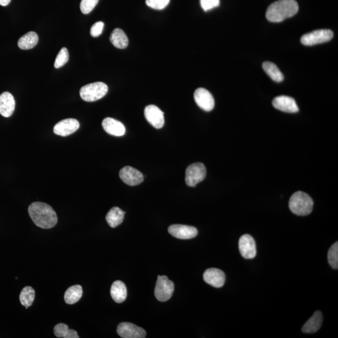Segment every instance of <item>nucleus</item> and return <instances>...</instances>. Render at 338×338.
I'll list each match as a JSON object with an SVG mask.
<instances>
[{
  "instance_id": "5701e85b",
  "label": "nucleus",
  "mask_w": 338,
  "mask_h": 338,
  "mask_svg": "<svg viewBox=\"0 0 338 338\" xmlns=\"http://www.w3.org/2000/svg\"><path fill=\"white\" fill-rule=\"evenodd\" d=\"M39 42V36L35 32H30L22 36L18 42L20 49L29 50L34 48Z\"/></svg>"
},
{
  "instance_id": "0eeeda50",
  "label": "nucleus",
  "mask_w": 338,
  "mask_h": 338,
  "mask_svg": "<svg viewBox=\"0 0 338 338\" xmlns=\"http://www.w3.org/2000/svg\"><path fill=\"white\" fill-rule=\"evenodd\" d=\"M333 32L331 30H317L308 33L301 37L302 44L312 46L330 41L333 37Z\"/></svg>"
},
{
  "instance_id": "393cba45",
  "label": "nucleus",
  "mask_w": 338,
  "mask_h": 338,
  "mask_svg": "<svg viewBox=\"0 0 338 338\" xmlns=\"http://www.w3.org/2000/svg\"><path fill=\"white\" fill-rule=\"evenodd\" d=\"M263 68L267 75L276 82H281L284 80V75L279 70L278 66L270 62H264Z\"/></svg>"
},
{
  "instance_id": "7ed1b4c3",
  "label": "nucleus",
  "mask_w": 338,
  "mask_h": 338,
  "mask_svg": "<svg viewBox=\"0 0 338 338\" xmlns=\"http://www.w3.org/2000/svg\"><path fill=\"white\" fill-rule=\"evenodd\" d=\"M314 202L306 193L298 191L294 193L289 200V207L291 211L297 215L310 214L313 209Z\"/></svg>"
},
{
  "instance_id": "b1692460",
  "label": "nucleus",
  "mask_w": 338,
  "mask_h": 338,
  "mask_svg": "<svg viewBox=\"0 0 338 338\" xmlns=\"http://www.w3.org/2000/svg\"><path fill=\"white\" fill-rule=\"evenodd\" d=\"M83 289L80 285H75L70 287L66 291L64 299L66 303L73 304L77 302L82 297Z\"/></svg>"
},
{
  "instance_id": "dca6fc26",
  "label": "nucleus",
  "mask_w": 338,
  "mask_h": 338,
  "mask_svg": "<svg viewBox=\"0 0 338 338\" xmlns=\"http://www.w3.org/2000/svg\"><path fill=\"white\" fill-rule=\"evenodd\" d=\"M203 278L205 283L217 288L222 287L226 281L224 273L220 269L216 268L207 269L204 272Z\"/></svg>"
},
{
  "instance_id": "7c9ffc66",
  "label": "nucleus",
  "mask_w": 338,
  "mask_h": 338,
  "mask_svg": "<svg viewBox=\"0 0 338 338\" xmlns=\"http://www.w3.org/2000/svg\"><path fill=\"white\" fill-rule=\"evenodd\" d=\"M147 6L154 10H161L169 4L170 0H146Z\"/></svg>"
},
{
  "instance_id": "4468645a",
  "label": "nucleus",
  "mask_w": 338,
  "mask_h": 338,
  "mask_svg": "<svg viewBox=\"0 0 338 338\" xmlns=\"http://www.w3.org/2000/svg\"><path fill=\"white\" fill-rule=\"evenodd\" d=\"M80 127V123L75 119H67L58 123L53 128L56 135L67 137L75 133Z\"/></svg>"
},
{
  "instance_id": "473e14b6",
  "label": "nucleus",
  "mask_w": 338,
  "mask_h": 338,
  "mask_svg": "<svg viewBox=\"0 0 338 338\" xmlns=\"http://www.w3.org/2000/svg\"><path fill=\"white\" fill-rule=\"evenodd\" d=\"M104 27V23L102 22H96L92 25L90 29V34L91 37H98L100 36L103 32Z\"/></svg>"
},
{
  "instance_id": "423d86ee",
  "label": "nucleus",
  "mask_w": 338,
  "mask_h": 338,
  "mask_svg": "<svg viewBox=\"0 0 338 338\" xmlns=\"http://www.w3.org/2000/svg\"><path fill=\"white\" fill-rule=\"evenodd\" d=\"M206 176V168L204 164L197 163L190 165L185 171V182L188 186L195 187L204 180Z\"/></svg>"
},
{
  "instance_id": "9b49d317",
  "label": "nucleus",
  "mask_w": 338,
  "mask_h": 338,
  "mask_svg": "<svg viewBox=\"0 0 338 338\" xmlns=\"http://www.w3.org/2000/svg\"><path fill=\"white\" fill-rule=\"evenodd\" d=\"M168 232L173 237L179 240H190L196 237L198 231L196 228L192 226L173 224L168 229Z\"/></svg>"
},
{
  "instance_id": "f8f14e48",
  "label": "nucleus",
  "mask_w": 338,
  "mask_h": 338,
  "mask_svg": "<svg viewBox=\"0 0 338 338\" xmlns=\"http://www.w3.org/2000/svg\"><path fill=\"white\" fill-rule=\"evenodd\" d=\"M118 333L123 338H144L146 332L143 328L131 322H122L118 327Z\"/></svg>"
},
{
  "instance_id": "f257e3e1",
  "label": "nucleus",
  "mask_w": 338,
  "mask_h": 338,
  "mask_svg": "<svg viewBox=\"0 0 338 338\" xmlns=\"http://www.w3.org/2000/svg\"><path fill=\"white\" fill-rule=\"evenodd\" d=\"M29 213L35 225L45 230L55 227L58 222L57 213L45 203H32L29 207Z\"/></svg>"
},
{
  "instance_id": "bb28decb",
  "label": "nucleus",
  "mask_w": 338,
  "mask_h": 338,
  "mask_svg": "<svg viewBox=\"0 0 338 338\" xmlns=\"http://www.w3.org/2000/svg\"><path fill=\"white\" fill-rule=\"evenodd\" d=\"M35 296V292L34 289L30 286L25 287L22 289L20 295V301L23 306L30 307L34 302Z\"/></svg>"
},
{
  "instance_id": "f03ea898",
  "label": "nucleus",
  "mask_w": 338,
  "mask_h": 338,
  "mask_svg": "<svg viewBox=\"0 0 338 338\" xmlns=\"http://www.w3.org/2000/svg\"><path fill=\"white\" fill-rule=\"evenodd\" d=\"M298 10V4L296 0H278L268 7L266 17L269 22H281L294 16Z\"/></svg>"
},
{
  "instance_id": "39448f33",
  "label": "nucleus",
  "mask_w": 338,
  "mask_h": 338,
  "mask_svg": "<svg viewBox=\"0 0 338 338\" xmlns=\"http://www.w3.org/2000/svg\"><path fill=\"white\" fill-rule=\"evenodd\" d=\"M174 291V284L169 280L166 276H159L157 278L155 296L157 300L161 302L168 301Z\"/></svg>"
},
{
  "instance_id": "2eb2a0df",
  "label": "nucleus",
  "mask_w": 338,
  "mask_h": 338,
  "mask_svg": "<svg viewBox=\"0 0 338 338\" xmlns=\"http://www.w3.org/2000/svg\"><path fill=\"white\" fill-rule=\"evenodd\" d=\"M273 105L274 108L284 112L296 113L299 111L296 101L290 96H277L273 100Z\"/></svg>"
},
{
  "instance_id": "c85d7f7f",
  "label": "nucleus",
  "mask_w": 338,
  "mask_h": 338,
  "mask_svg": "<svg viewBox=\"0 0 338 338\" xmlns=\"http://www.w3.org/2000/svg\"><path fill=\"white\" fill-rule=\"evenodd\" d=\"M69 60V53L68 51L65 47H63L61 49L59 53L56 58L54 63V67L55 68H59L63 67L67 63Z\"/></svg>"
},
{
  "instance_id": "f3484780",
  "label": "nucleus",
  "mask_w": 338,
  "mask_h": 338,
  "mask_svg": "<svg viewBox=\"0 0 338 338\" xmlns=\"http://www.w3.org/2000/svg\"><path fill=\"white\" fill-rule=\"evenodd\" d=\"M15 101L14 96L5 91L0 95V114L4 118H10L14 114Z\"/></svg>"
},
{
  "instance_id": "aec40b11",
  "label": "nucleus",
  "mask_w": 338,
  "mask_h": 338,
  "mask_svg": "<svg viewBox=\"0 0 338 338\" xmlns=\"http://www.w3.org/2000/svg\"><path fill=\"white\" fill-rule=\"evenodd\" d=\"M110 294L114 301L122 303L127 298V291L125 284L121 281H116L111 285Z\"/></svg>"
},
{
  "instance_id": "6e6552de",
  "label": "nucleus",
  "mask_w": 338,
  "mask_h": 338,
  "mask_svg": "<svg viewBox=\"0 0 338 338\" xmlns=\"http://www.w3.org/2000/svg\"><path fill=\"white\" fill-rule=\"evenodd\" d=\"M144 116L146 120L154 128L160 129L164 126V113L157 106L154 105L147 106L144 110Z\"/></svg>"
},
{
  "instance_id": "cd10ccee",
  "label": "nucleus",
  "mask_w": 338,
  "mask_h": 338,
  "mask_svg": "<svg viewBox=\"0 0 338 338\" xmlns=\"http://www.w3.org/2000/svg\"><path fill=\"white\" fill-rule=\"evenodd\" d=\"M327 259L329 265L332 268L337 269L338 268V243H334L333 245L330 248L328 254H327Z\"/></svg>"
},
{
  "instance_id": "c756f323",
  "label": "nucleus",
  "mask_w": 338,
  "mask_h": 338,
  "mask_svg": "<svg viewBox=\"0 0 338 338\" xmlns=\"http://www.w3.org/2000/svg\"><path fill=\"white\" fill-rule=\"evenodd\" d=\"M99 0H82L80 3L81 12L83 14H88L95 9Z\"/></svg>"
},
{
  "instance_id": "412c9836",
  "label": "nucleus",
  "mask_w": 338,
  "mask_h": 338,
  "mask_svg": "<svg viewBox=\"0 0 338 338\" xmlns=\"http://www.w3.org/2000/svg\"><path fill=\"white\" fill-rule=\"evenodd\" d=\"M125 213L120 208L114 207L109 210L106 215V220L111 228H115L121 225L124 219Z\"/></svg>"
},
{
  "instance_id": "ddd939ff",
  "label": "nucleus",
  "mask_w": 338,
  "mask_h": 338,
  "mask_svg": "<svg viewBox=\"0 0 338 338\" xmlns=\"http://www.w3.org/2000/svg\"><path fill=\"white\" fill-rule=\"evenodd\" d=\"M239 248L244 258L252 259L255 258L257 254L256 246L252 236L249 235L241 236L239 241Z\"/></svg>"
},
{
  "instance_id": "2f4dec72",
  "label": "nucleus",
  "mask_w": 338,
  "mask_h": 338,
  "mask_svg": "<svg viewBox=\"0 0 338 338\" xmlns=\"http://www.w3.org/2000/svg\"><path fill=\"white\" fill-rule=\"evenodd\" d=\"M220 0H200V5L205 12L219 6Z\"/></svg>"
},
{
  "instance_id": "4be33fe9",
  "label": "nucleus",
  "mask_w": 338,
  "mask_h": 338,
  "mask_svg": "<svg viewBox=\"0 0 338 338\" xmlns=\"http://www.w3.org/2000/svg\"><path fill=\"white\" fill-rule=\"evenodd\" d=\"M110 41L114 47L119 49H124L129 45V39L126 33L121 29L114 30L110 37Z\"/></svg>"
},
{
  "instance_id": "a878e982",
  "label": "nucleus",
  "mask_w": 338,
  "mask_h": 338,
  "mask_svg": "<svg viewBox=\"0 0 338 338\" xmlns=\"http://www.w3.org/2000/svg\"><path fill=\"white\" fill-rule=\"evenodd\" d=\"M54 334L57 337L79 338L77 331L70 329L67 324L60 323L54 327Z\"/></svg>"
},
{
  "instance_id": "9d476101",
  "label": "nucleus",
  "mask_w": 338,
  "mask_h": 338,
  "mask_svg": "<svg viewBox=\"0 0 338 338\" xmlns=\"http://www.w3.org/2000/svg\"><path fill=\"white\" fill-rule=\"evenodd\" d=\"M194 97L197 105L202 110L210 111L215 106V101L212 94L204 88H197L195 91Z\"/></svg>"
},
{
  "instance_id": "72a5a7b5",
  "label": "nucleus",
  "mask_w": 338,
  "mask_h": 338,
  "mask_svg": "<svg viewBox=\"0 0 338 338\" xmlns=\"http://www.w3.org/2000/svg\"><path fill=\"white\" fill-rule=\"evenodd\" d=\"M11 0H0V5L3 7H6L10 4Z\"/></svg>"
},
{
  "instance_id": "20e7f679",
  "label": "nucleus",
  "mask_w": 338,
  "mask_h": 338,
  "mask_svg": "<svg viewBox=\"0 0 338 338\" xmlns=\"http://www.w3.org/2000/svg\"><path fill=\"white\" fill-rule=\"evenodd\" d=\"M108 90V86L105 83L94 82L82 86L80 90V95L83 100L91 102L103 98L107 93Z\"/></svg>"
},
{
  "instance_id": "1a4fd4ad",
  "label": "nucleus",
  "mask_w": 338,
  "mask_h": 338,
  "mask_svg": "<svg viewBox=\"0 0 338 338\" xmlns=\"http://www.w3.org/2000/svg\"><path fill=\"white\" fill-rule=\"evenodd\" d=\"M119 176L123 181L130 186H136L144 181V177L139 170L131 166L124 167L119 172Z\"/></svg>"
},
{
  "instance_id": "a211bd4d",
  "label": "nucleus",
  "mask_w": 338,
  "mask_h": 338,
  "mask_svg": "<svg viewBox=\"0 0 338 338\" xmlns=\"http://www.w3.org/2000/svg\"><path fill=\"white\" fill-rule=\"evenodd\" d=\"M102 127L106 133L111 136L121 137L126 134V127L121 122L110 118L104 119Z\"/></svg>"
},
{
  "instance_id": "6ab92c4d",
  "label": "nucleus",
  "mask_w": 338,
  "mask_h": 338,
  "mask_svg": "<svg viewBox=\"0 0 338 338\" xmlns=\"http://www.w3.org/2000/svg\"><path fill=\"white\" fill-rule=\"evenodd\" d=\"M323 317L321 311H317L310 317L302 327V331L305 333H314L321 327Z\"/></svg>"
}]
</instances>
